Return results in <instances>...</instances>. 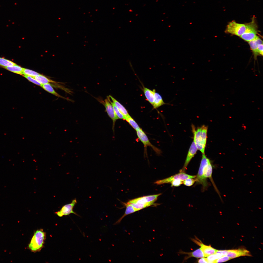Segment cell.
Segmentation results:
<instances>
[{"label": "cell", "instance_id": "4dcf8cb0", "mask_svg": "<svg viewBox=\"0 0 263 263\" xmlns=\"http://www.w3.org/2000/svg\"><path fill=\"white\" fill-rule=\"evenodd\" d=\"M171 186L178 187L183 184V181L179 180H175L172 181L170 183Z\"/></svg>", "mask_w": 263, "mask_h": 263}, {"label": "cell", "instance_id": "f546056e", "mask_svg": "<svg viewBox=\"0 0 263 263\" xmlns=\"http://www.w3.org/2000/svg\"><path fill=\"white\" fill-rule=\"evenodd\" d=\"M24 76L29 81L37 85L41 86V84L34 77L26 75H24Z\"/></svg>", "mask_w": 263, "mask_h": 263}, {"label": "cell", "instance_id": "3957f363", "mask_svg": "<svg viewBox=\"0 0 263 263\" xmlns=\"http://www.w3.org/2000/svg\"><path fill=\"white\" fill-rule=\"evenodd\" d=\"M46 237V233L42 229L37 230L28 245V248L34 253L40 252L43 247Z\"/></svg>", "mask_w": 263, "mask_h": 263}, {"label": "cell", "instance_id": "d6a6232c", "mask_svg": "<svg viewBox=\"0 0 263 263\" xmlns=\"http://www.w3.org/2000/svg\"><path fill=\"white\" fill-rule=\"evenodd\" d=\"M227 250H218L216 253L221 255L222 256L226 255L227 252Z\"/></svg>", "mask_w": 263, "mask_h": 263}, {"label": "cell", "instance_id": "277c9868", "mask_svg": "<svg viewBox=\"0 0 263 263\" xmlns=\"http://www.w3.org/2000/svg\"><path fill=\"white\" fill-rule=\"evenodd\" d=\"M210 160L206 156L205 153L202 154V158L197 174L196 177V182L201 185L203 191L206 190L209 185L207 179L204 177L205 168Z\"/></svg>", "mask_w": 263, "mask_h": 263}, {"label": "cell", "instance_id": "d6986e66", "mask_svg": "<svg viewBox=\"0 0 263 263\" xmlns=\"http://www.w3.org/2000/svg\"><path fill=\"white\" fill-rule=\"evenodd\" d=\"M124 204L126 207L125 213L115 223V224H117L119 223L123 218L126 216L137 211L131 205L126 203Z\"/></svg>", "mask_w": 263, "mask_h": 263}, {"label": "cell", "instance_id": "52a82bcc", "mask_svg": "<svg viewBox=\"0 0 263 263\" xmlns=\"http://www.w3.org/2000/svg\"><path fill=\"white\" fill-rule=\"evenodd\" d=\"M196 177V176L191 175L187 174L184 172H180L169 178L158 180L156 181L155 183L157 185H161L170 183L172 181L175 180H179L183 181L188 178H195Z\"/></svg>", "mask_w": 263, "mask_h": 263}, {"label": "cell", "instance_id": "9c48e42d", "mask_svg": "<svg viewBox=\"0 0 263 263\" xmlns=\"http://www.w3.org/2000/svg\"><path fill=\"white\" fill-rule=\"evenodd\" d=\"M136 131L138 137L144 145L145 150H146L147 146H149L152 148L156 153L159 154L160 153V150L151 144L147 135L141 129Z\"/></svg>", "mask_w": 263, "mask_h": 263}, {"label": "cell", "instance_id": "83f0119b", "mask_svg": "<svg viewBox=\"0 0 263 263\" xmlns=\"http://www.w3.org/2000/svg\"><path fill=\"white\" fill-rule=\"evenodd\" d=\"M196 180L193 178H189L186 179L183 181V184L185 185L188 186H190L192 185L195 182Z\"/></svg>", "mask_w": 263, "mask_h": 263}, {"label": "cell", "instance_id": "6da1fadb", "mask_svg": "<svg viewBox=\"0 0 263 263\" xmlns=\"http://www.w3.org/2000/svg\"><path fill=\"white\" fill-rule=\"evenodd\" d=\"M192 127L194 135L193 141L198 150L202 154H204L207 140V127L203 125L196 130L193 125Z\"/></svg>", "mask_w": 263, "mask_h": 263}, {"label": "cell", "instance_id": "7402d4cb", "mask_svg": "<svg viewBox=\"0 0 263 263\" xmlns=\"http://www.w3.org/2000/svg\"><path fill=\"white\" fill-rule=\"evenodd\" d=\"M33 77L39 82L41 85L47 84L50 82L54 83L56 82L40 74L38 76Z\"/></svg>", "mask_w": 263, "mask_h": 263}, {"label": "cell", "instance_id": "5b68a950", "mask_svg": "<svg viewBox=\"0 0 263 263\" xmlns=\"http://www.w3.org/2000/svg\"><path fill=\"white\" fill-rule=\"evenodd\" d=\"M246 29L240 37L244 40L248 42L254 39L257 36L258 32V26L255 18L253 17L251 21L245 23Z\"/></svg>", "mask_w": 263, "mask_h": 263}, {"label": "cell", "instance_id": "603a6c76", "mask_svg": "<svg viewBox=\"0 0 263 263\" xmlns=\"http://www.w3.org/2000/svg\"><path fill=\"white\" fill-rule=\"evenodd\" d=\"M125 120L136 131L141 129L137 123L130 116L126 118Z\"/></svg>", "mask_w": 263, "mask_h": 263}, {"label": "cell", "instance_id": "484cf974", "mask_svg": "<svg viewBox=\"0 0 263 263\" xmlns=\"http://www.w3.org/2000/svg\"><path fill=\"white\" fill-rule=\"evenodd\" d=\"M23 74L24 75L30 76L34 77L38 76L40 74L39 73L28 69L23 68Z\"/></svg>", "mask_w": 263, "mask_h": 263}, {"label": "cell", "instance_id": "7c38bea8", "mask_svg": "<svg viewBox=\"0 0 263 263\" xmlns=\"http://www.w3.org/2000/svg\"><path fill=\"white\" fill-rule=\"evenodd\" d=\"M198 149L193 141L189 150L187 157L182 168L180 172H184L187 167L192 158L196 154Z\"/></svg>", "mask_w": 263, "mask_h": 263}, {"label": "cell", "instance_id": "30bf717a", "mask_svg": "<svg viewBox=\"0 0 263 263\" xmlns=\"http://www.w3.org/2000/svg\"><path fill=\"white\" fill-rule=\"evenodd\" d=\"M98 99L99 100L98 101L104 105L108 115L112 120L113 128L114 129L115 122L118 118L116 116L112 104L107 98L104 101H102L100 99Z\"/></svg>", "mask_w": 263, "mask_h": 263}, {"label": "cell", "instance_id": "ac0fdd59", "mask_svg": "<svg viewBox=\"0 0 263 263\" xmlns=\"http://www.w3.org/2000/svg\"><path fill=\"white\" fill-rule=\"evenodd\" d=\"M154 99L153 105L154 109L157 108L162 105L167 104L164 103L161 95L155 92L154 93Z\"/></svg>", "mask_w": 263, "mask_h": 263}, {"label": "cell", "instance_id": "ffe728a7", "mask_svg": "<svg viewBox=\"0 0 263 263\" xmlns=\"http://www.w3.org/2000/svg\"><path fill=\"white\" fill-rule=\"evenodd\" d=\"M4 68L10 71L15 73L21 75L23 74V68L16 64L10 66L4 67Z\"/></svg>", "mask_w": 263, "mask_h": 263}, {"label": "cell", "instance_id": "f1b7e54d", "mask_svg": "<svg viewBox=\"0 0 263 263\" xmlns=\"http://www.w3.org/2000/svg\"><path fill=\"white\" fill-rule=\"evenodd\" d=\"M231 259L230 258L226 255L223 256L216 260L214 263H221L227 261Z\"/></svg>", "mask_w": 263, "mask_h": 263}, {"label": "cell", "instance_id": "d4e9b609", "mask_svg": "<svg viewBox=\"0 0 263 263\" xmlns=\"http://www.w3.org/2000/svg\"><path fill=\"white\" fill-rule=\"evenodd\" d=\"M16 64L10 60L0 57V66L4 67L13 66Z\"/></svg>", "mask_w": 263, "mask_h": 263}, {"label": "cell", "instance_id": "ba28073f", "mask_svg": "<svg viewBox=\"0 0 263 263\" xmlns=\"http://www.w3.org/2000/svg\"><path fill=\"white\" fill-rule=\"evenodd\" d=\"M77 203L76 199L75 198L72 200L71 203L64 205L60 210L55 212V213L60 217L68 215L72 213L79 216V215L73 210L74 207Z\"/></svg>", "mask_w": 263, "mask_h": 263}, {"label": "cell", "instance_id": "8fae6325", "mask_svg": "<svg viewBox=\"0 0 263 263\" xmlns=\"http://www.w3.org/2000/svg\"><path fill=\"white\" fill-rule=\"evenodd\" d=\"M192 240L200 247V249L203 253L205 257H207L209 255L215 254L218 250L213 248L210 245H205L200 240L197 239V238L196 239H193Z\"/></svg>", "mask_w": 263, "mask_h": 263}, {"label": "cell", "instance_id": "44dd1931", "mask_svg": "<svg viewBox=\"0 0 263 263\" xmlns=\"http://www.w3.org/2000/svg\"><path fill=\"white\" fill-rule=\"evenodd\" d=\"M41 86L47 92L57 96L64 98V97L61 96L55 91L49 83L41 85Z\"/></svg>", "mask_w": 263, "mask_h": 263}, {"label": "cell", "instance_id": "5bb4252c", "mask_svg": "<svg viewBox=\"0 0 263 263\" xmlns=\"http://www.w3.org/2000/svg\"><path fill=\"white\" fill-rule=\"evenodd\" d=\"M250 47L252 51L255 60L257 56L259 55L257 51V46L260 44L263 43V41L258 36L253 40L248 42Z\"/></svg>", "mask_w": 263, "mask_h": 263}, {"label": "cell", "instance_id": "4fadbf2b", "mask_svg": "<svg viewBox=\"0 0 263 263\" xmlns=\"http://www.w3.org/2000/svg\"><path fill=\"white\" fill-rule=\"evenodd\" d=\"M226 256L231 259L241 256H251L250 252L246 249H239L227 250Z\"/></svg>", "mask_w": 263, "mask_h": 263}, {"label": "cell", "instance_id": "cb8c5ba5", "mask_svg": "<svg viewBox=\"0 0 263 263\" xmlns=\"http://www.w3.org/2000/svg\"><path fill=\"white\" fill-rule=\"evenodd\" d=\"M109 100V101L112 104L115 113L118 119H122L124 120H125V118L123 115L121 113L117 107L111 101L108 96L107 98Z\"/></svg>", "mask_w": 263, "mask_h": 263}, {"label": "cell", "instance_id": "9a60e30c", "mask_svg": "<svg viewBox=\"0 0 263 263\" xmlns=\"http://www.w3.org/2000/svg\"><path fill=\"white\" fill-rule=\"evenodd\" d=\"M180 253L186 254L188 255L185 257V260L191 257H194L197 258L205 257L204 254L200 248L191 252H185L180 251Z\"/></svg>", "mask_w": 263, "mask_h": 263}, {"label": "cell", "instance_id": "1f68e13d", "mask_svg": "<svg viewBox=\"0 0 263 263\" xmlns=\"http://www.w3.org/2000/svg\"><path fill=\"white\" fill-rule=\"evenodd\" d=\"M257 51L259 55H263V43L259 44L257 46Z\"/></svg>", "mask_w": 263, "mask_h": 263}, {"label": "cell", "instance_id": "8992f818", "mask_svg": "<svg viewBox=\"0 0 263 263\" xmlns=\"http://www.w3.org/2000/svg\"><path fill=\"white\" fill-rule=\"evenodd\" d=\"M245 29V24L238 23L233 21L228 24L225 31L226 33L240 36L244 33Z\"/></svg>", "mask_w": 263, "mask_h": 263}, {"label": "cell", "instance_id": "4316f807", "mask_svg": "<svg viewBox=\"0 0 263 263\" xmlns=\"http://www.w3.org/2000/svg\"><path fill=\"white\" fill-rule=\"evenodd\" d=\"M222 256L219 254L215 253L208 256L206 258L207 263H214L216 259L219 258Z\"/></svg>", "mask_w": 263, "mask_h": 263}, {"label": "cell", "instance_id": "7a4b0ae2", "mask_svg": "<svg viewBox=\"0 0 263 263\" xmlns=\"http://www.w3.org/2000/svg\"><path fill=\"white\" fill-rule=\"evenodd\" d=\"M161 194L160 193L138 197L131 200L126 203L133 207L138 211L149 207L158 205L154 202Z\"/></svg>", "mask_w": 263, "mask_h": 263}, {"label": "cell", "instance_id": "e0dca14e", "mask_svg": "<svg viewBox=\"0 0 263 263\" xmlns=\"http://www.w3.org/2000/svg\"><path fill=\"white\" fill-rule=\"evenodd\" d=\"M143 90L147 100L153 105L154 99V93L155 90H154L152 91L144 87L143 88Z\"/></svg>", "mask_w": 263, "mask_h": 263}, {"label": "cell", "instance_id": "836d02e7", "mask_svg": "<svg viewBox=\"0 0 263 263\" xmlns=\"http://www.w3.org/2000/svg\"><path fill=\"white\" fill-rule=\"evenodd\" d=\"M198 263H207V261L206 258L204 257L201 258L198 261Z\"/></svg>", "mask_w": 263, "mask_h": 263}, {"label": "cell", "instance_id": "2e32d148", "mask_svg": "<svg viewBox=\"0 0 263 263\" xmlns=\"http://www.w3.org/2000/svg\"><path fill=\"white\" fill-rule=\"evenodd\" d=\"M108 96L113 101L112 102L124 116L125 119L126 118L130 116L127 110L122 105L111 96L109 95Z\"/></svg>", "mask_w": 263, "mask_h": 263}]
</instances>
